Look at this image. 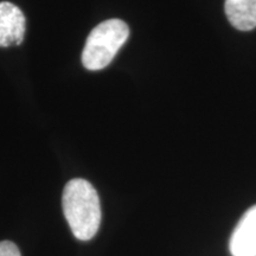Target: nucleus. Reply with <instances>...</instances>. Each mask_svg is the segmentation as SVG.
I'll return each instance as SVG.
<instances>
[{"label": "nucleus", "mask_w": 256, "mask_h": 256, "mask_svg": "<svg viewBox=\"0 0 256 256\" xmlns=\"http://www.w3.org/2000/svg\"><path fill=\"white\" fill-rule=\"evenodd\" d=\"M64 216L76 238L92 240L101 223V204L95 188L76 178L66 185L62 196Z\"/></svg>", "instance_id": "nucleus-1"}, {"label": "nucleus", "mask_w": 256, "mask_h": 256, "mask_svg": "<svg viewBox=\"0 0 256 256\" xmlns=\"http://www.w3.org/2000/svg\"><path fill=\"white\" fill-rule=\"evenodd\" d=\"M130 36V28L120 19H110L98 24L86 42L82 63L86 69L96 72L106 68L114 60Z\"/></svg>", "instance_id": "nucleus-2"}, {"label": "nucleus", "mask_w": 256, "mask_h": 256, "mask_svg": "<svg viewBox=\"0 0 256 256\" xmlns=\"http://www.w3.org/2000/svg\"><path fill=\"white\" fill-rule=\"evenodd\" d=\"M0 256H20V252L14 243L2 241L0 242Z\"/></svg>", "instance_id": "nucleus-6"}, {"label": "nucleus", "mask_w": 256, "mask_h": 256, "mask_svg": "<svg viewBox=\"0 0 256 256\" xmlns=\"http://www.w3.org/2000/svg\"><path fill=\"white\" fill-rule=\"evenodd\" d=\"M229 247L232 256H256V206L240 220Z\"/></svg>", "instance_id": "nucleus-4"}, {"label": "nucleus", "mask_w": 256, "mask_h": 256, "mask_svg": "<svg viewBox=\"0 0 256 256\" xmlns=\"http://www.w3.org/2000/svg\"><path fill=\"white\" fill-rule=\"evenodd\" d=\"M224 10L230 24L238 30L256 28V0H226Z\"/></svg>", "instance_id": "nucleus-5"}, {"label": "nucleus", "mask_w": 256, "mask_h": 256, "mask_svg": "<svg viewBox=\"0 0 256 256\" xmlns=\"http://www.w3.org/2000/svg\"><path fill=\"white\" fill-rule=\"evenodd\" d=\"M26 19L18 6L8 2H0V46H19L24 40Z\"/></svg>", "instance_id": "nucleus-3"}]
</instances>
